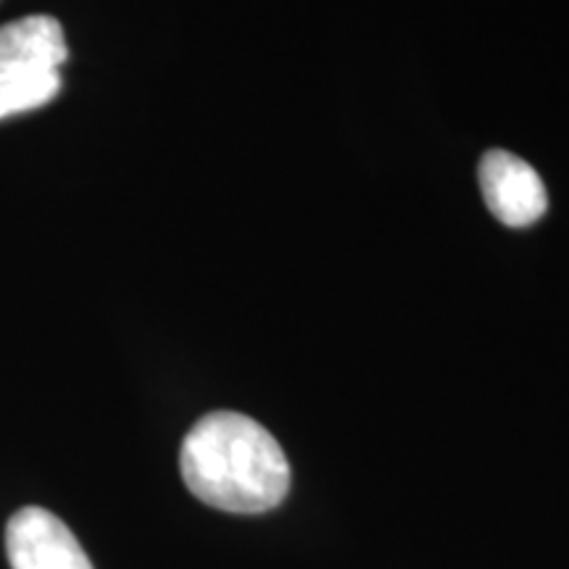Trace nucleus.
<instances>
[{
	"mask_svg": "<svg viewBox=\"0 0 569 569\" xmlns=\"http://www.w3.org/2000/svg\"><path fill=\"white\" fill-rule=\"evenodd\" d=\"M190 493L213 509L259 515L280 507L290 490V465L272 432L238 411L198 419L180 448Z\"/></svg>",
	"mask_w": 569,
	"mask_h": 569,
	"instance_id": "1",
	"label": "nucleus"
},
{
	"mask_svg": "<svg viewBox=\"0 0 569 569\" xmlns=\"http://www.w3.org/2000/svg\"><path fill=\"white\" fill-rule=\"evenodd\" d=\"M6 553L11 569H92L74 532L40 507H24L9 519Z\"/></svg>",
	"mask_w": 569,
	"mask_h": 569,
	"instance_id": "2",
	"label": "nucleus"
},
{
	"mask_svg": "<svg viewBox=\"0 0 569 569\" xmlns=\"http://www.w3.org/2000/svg\"><path fill=\"white\" fill-rule=\"evenodd\" d=\"M478 177L486 206L501 224L530 227L549 209V193L540 174L515 153H486Z\"/></svg>",
	"mask_w": 569,
	"mask_h": 569,
	"instance_id": "3",
	"label": "nucleus"
},
{
	"mask_svg": "<svg viewBox=\"0 0 569 569\" xmlns=\"http://www.w3.org/2000/svg\"><path fill=\"white\" fill-rule=\"evenodd\" d=\"M69 59L59 19L46 13L0 27V74H46L61 71Z\"/></svg>",
	"mask_w": 569,
	"mask_h": 569,
	"instance_id": "4",
	"label": "nucleus"
},
{
	"mask_svg": "<svg viewBox=\"0 0 569 569\" xmlns=\"http://www.w3.org/2000/svg\"><path fill=\"white\" fill-rule=\"evenodd\" d=\"M61 90V71L46 74H0V119L51 103Z\"/></svg>",
	"mask_w": 569,
	"mask_h": 569,
	"instance_id": "5",
	"label": "nucleus"
}]
</instances>
